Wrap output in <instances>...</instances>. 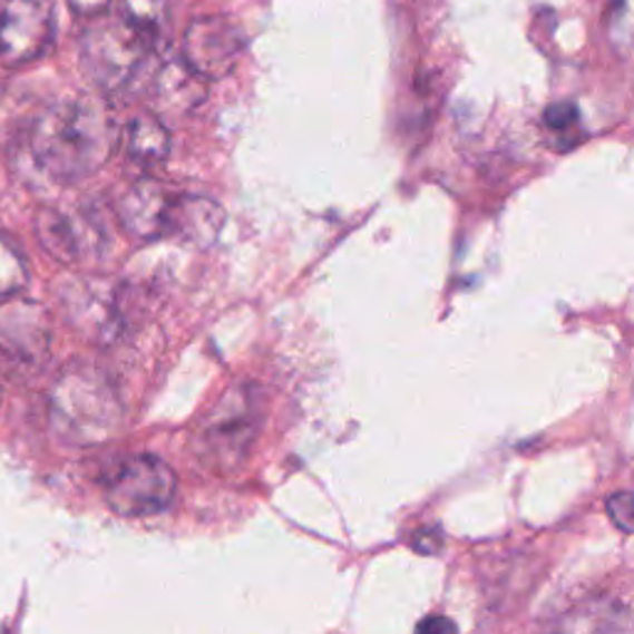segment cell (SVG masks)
<instances>
[{"label":"cell","mask_w":634,"mask_h":634,"mask_svg":"<svg viewBox=\"0 0 634 634\" xmlns=\"http://www.w3.org/2000/svg\"><path fill=\"white\" fill-rule=\"evenodd\" d=\"M119 127L103 99L68 97L30 119L26 147L32 164L55 182H82L115 154Z\"/></svg>","instance_id":"obj_1"},{"label":"cell","mask_w":634,"mask_h":634,"mask_svg":"<svg viewBox=\"0 0 634 634\" xmlns=\"http://www.w3.org/2000/svg\"><path fill=\"white\" fill-rule=\"evenodd\" d=\"M48 414L55 437L87 449L115 439L125 421V404L115 382L99 367L72 364L50 389Z\"/></svg>","instance_id":"obj_2"},{"label":"cell","mask_w":634,"mask_h":634,"mask_svg":"<svg viewBox=\"0 0 634 634\" xmlns=\"http://www.w3.org/2000/svg\"><path fill=\"white\" fill-rule=\"evenodd\" d=\"M157 42L119 13L92 20L82 36V68L103 92H125L149 68Z\"/></svg>","instance_id":"obj_3"},{"label":"cell","mask_w":634,"mask_h":634,"mask_svg":"<svg viewBox=\"0 0 634 634\" xmlns=\"http://www.w3.org/2000/svg\"><path fill=\"white\" fill-rule=\"evenodd\" d=\"M261 427V402L253 387L238 384L208 409L196 431V447L211 469L228 474L246 461Z\"/></svg>","instance_id":"obj_4"},{"label":"cell","mask_w":634,"mask_h":634,"mask_svg":"<svg viewBox=\"0 0 634 634\" xmlns=\"http://www.w3.org/2000/svg\"><path fill=\"white\" fill-rule=\"evenodd\" d=\"M103 494L121 518L157 516L174 504L176 474L159 456H129L105 474Z\"/></svg>","instance_id":"obj_5"},{"label":"cell","mask_w":634,"mask_h":634,"mask_svg":"<svg viewBox=\"0 0 634 634\" xmlns=\"http://www.w3.org/2000/svg\"><path fill=\"white\" fill-rule=\"evenodd\" d=\"M65 318L85 340L109 342L125 328L119 287L105 277H70L58 287Z\"/></svg>","instance_id":"obj_6"},{"label":"cell","mask_w":634,"mask_h":634,"mask_svg":"<svg viewBox=\"0 0 634 634\" xmlns=\"http://www.w3.org/2000/svg\"><path fill=\"white\" fill-rule=\"evenodd\" d=\"M55 40L52 0H0V62L10 70L40 60Z\"/></svg>","instance_id":"obj_7"},{"label":"cell","mask_w":634,"mask_h":634,"mask_svg":"<svg viewBox=\"0 0 634 634\" xmlns=\"http://www.w3.org/2000/svg\"><path fill=\"white\" fill-rule=\"evenodd\" d=\"M246 40L228 18L204 16L186 28L182 40L184 62L204 80L226 77L241 58Z\"/></svg>","instance_id":"obj_8"},{"label":"cell","mask_w":634,"mask_h":634,"mask_svg":"<svg viewBox=\"0 0 634 634\" xmlns=\"http://www.w3.org/2000/svg\"><path fill=\"white\" fill-rule=\"evenodd\" d=\"M50 315L36 300L10 295L0 303V352L18 362H40L50 352Z\"/></svg>","instance_id":"obj_9"},{"label":"cell","mask_w":634,"mask_h":634,"mask_svg":"<svg viewBox=\"0 0 634 634\" xmlns=\"http://www.w3.org/2000/svg\"><path fill=\"white\" fill-rule=\"evenodd\" d=\"M38 241L55 261L80 263L103 248V231L85 214L42 208L36 221Z\"/></svg>","instance_id":"obj_10"},{"label":"cell","mask_w":634,"mask_h":634,"mask_svg":"<svg viewBox=\"0 0 634 634\" xmlns=\"http://www.w3.org/2000/svg\"><path fill=\"white\" fill-rule=\"evenodd\" d=\"M179 192L154 179H142L119 202V221L139 241L169 238L172 214Z\"/></svg>","instance_id":"obj_11"},{"label":"cell","mask_w":634,"mask_h":634,"mask_svg":"<svg viewBox=\"0 0 634 634\" xmlns=\"http://www.w3.org/2000/svg\"><path fill=\"white\" fill-rule=\"evenodd\" d=\"M226 224V214L214 198L179 194L174 204L169 238H176L194 248L214 246Z\"/></svg>","instance_id":"obj_12"},{"label":"cell","mask_w":634,"mask_h":634,"mask_svg":"<svg viewBox=\"0 0 634 634\" xmlns=\"http://www.w3.org/2000/svg\"><path fill=\"white\" fill-rule=\"evenodd\" d=\"M204 77H198L186 62L164 68L157 75V105L164 113L186 115L204 99Z\"/></svg>","instance_id":"obj_13"},{"label":"cell","mask_w":634,"mask_h":634,"mask_svg":"<svg viewBox=\"0 0 634 634\" xmlns=\"http://www.w3.org/2000/svg\"><path fill=\"white\" fill-rule=\"evenodd\" d=\"M172 149V137L157 115H139L127 129V152L142 166H157Z\"/></svg>","instance_id":"obj_14"},{"label":"cell","mask_w":634,"mask_h":634,"mask_svg":"<svg viewBox=\"0 0 634 634\" xmlns=\"http://www.w3.org/2000/svg\"><path fill=\"white\" fill-rule=\"evenodd\" d=\"M117 13L154 42L169 28V0H117Z\"/></svg>","instance_id":"obj_15"},{"label":"cell","mask_w":634,"mask_h":634,"mask_svg":"<svg viewBox=\"0 0 634 634\" xmlns=\"http://www.w3.org/2000/svg\"><path fill=\"white\" fill-rule=\"evenodd\" d=\"M28 277V265L16 241L0 236V298L23 293Z\"/></svg>","instance_id":"obj_16"},{"label":"cell","mask_w":634,"mask_h":634,"mask_svg":"<svg viewBox=\"0 0 634 634\" xmlns=\"http://www.w3.org/2000/svg\"><path fill=\"white\" fill-rule=\"evenodd\" d=\"M607 516L622 530L634 536V491H617L607 498Z\"/></svg>","instance_id":"obj_17"},{"label":"cell","mask_w":634,"mask_h":634,"mask_svg":"<svg viewBox=\"0 0 634 634\" xmlns=\"http://www.w3.org/2000/svg\"><path fill=\"white\" fill-rule=\"evenodd\" d=\"M577 121V107L573 103H558L545 109V125L550 129H570Z\"/></svg>","instance_id":"obj_18"},{"label":"cell","mask_w":634,"mask_h":634,"mask_svg":"<svg viewBox=\"0 0 634 634\" xmlns=\"http://www.w3.org/2000/svg\"><path fill=\"white\" fill-rule=\"evenodd\" d=\"M115 0H68L70 10H75L80 18H99V16H107L109 8H113Z\"/></svg>","instance_id":"obj_19"},{"label":"cell","mask_w":634,"mask_h":634,"mask_svg":"<svg viewBox=\"0 0 634 634\" xmlns=\"http://www.w3.org/2000/svg\"><path fill=\"white\" fill-rule=\"evenodd\" d=\"M443 545V536L439 528H421L414 533V548L425 555H437Z\"/></svg>","instance_id":"obj_20"},{"label":"cell","mask_w":634,"mask_h":634,"mask_svg":"<svg viewBox=\"0 0 634 634\" xmlns=\"http://www.w3.org/2000/svg\"><path fill=\"white\" fill-rule=\"evenodd\" d=\"M417 630L419 632H453L456 625L447 617H429L425 622H419Z\"/></svg>","instance_id":"obj_21"}]
</instances>
